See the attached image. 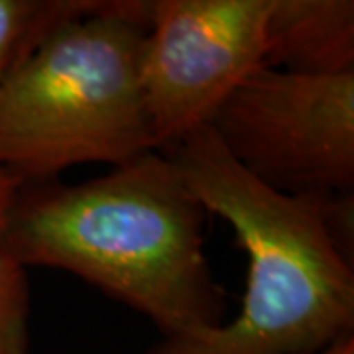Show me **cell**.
<instances>
[{
    "mask_svg": "<svg viewBox=\"0 0 354 354\" xmlns=\"http://www.w3.org/2000/svg\"><path fill=\"white\" fill-rule=\"evenodd\" d=\"M162 152L203 209L232 227L248 254V278L234 321L142 354H299L353 335V260L330 234L325 197L268 187L209 127Z\"/></svg>",
    "mask_w": 354,
    "mask_h": 354,
    "instance_id": "7a4b0ae2",
    "label": "cell"
},
{
    "mask_svg": "<svg viewBox=\"0 0 354 354\" xmlns=\"http://www.w3.org/2000/svg\"><path fill=\"white\" fill-rule=\"evenodd\" d=\"M272 0H153L142 87L158 148L209 127L218 106L264 67Z\"/></svg>",
    "mask_w": 354,
    "mask_h": 354,
    "instance_id": "5b68a950",
    "label": "cell"
},
{
    "mask_svg": "<svg viewBox=\"0 0 354 354\" xmlns=\"http://www.w3.org/2000/svg\"><path fill=\"white\" fill-rule=\"evenodd\" d=\"M81 0H0V81L16 59Z\"/></svg>",
    "mask_w": 354,
    "mask_h": 354,
    "instance_id": "52a82bcc",
    "label": "cell"
},
{
    "mask_svg": "<svg viewBox=\"0 0 354 354\" xmlns=\"http://www.w3.org/2000/svg\"><path fill=\"white\" fill-rule=\"evenodd\" d=\"M150 2L81 0L0 81V171L18 185L160 150L142 87Z\"/></svg>",
    "mask_w": 354,
    "mask_h": 354,
    "instance_id": "3957f363",
    "label": "cell"
},
{
    "mask_svg": "<svg viewBox=\"0 0 354 354\" xmlns=\"http://www.w3.org/2000/svg\"><path fill=\"white\" fill-rule=\"evenodd\" d=\"M205 209L162 150L67 185L22 183L0 227V254L57 268L144 313L164 339L223 325L225 291L205 256Z\"/></svg>",
    "mask_w": 354,
    "mask_h": 354,
    "instance_id": "6da1fadb",
    "label": "cell"
},
{
    "mask_svg": "<svg viewBox=\"0 0 354 354\" xmlns=\"http://www.w3.org/2000/svg\"><path fill=\"white\" fill-rule=\"evenodd\" d=\"M299 354H354V337L348 335L344 339L335 341L325 348H319V351H311V353H299Z\"/></svg>",
    "mask_w": 354,
    "mask_h": 354,
    "instance_id": "30bf717a",
    "label": "cell"
},
{
    "mask_svg": "<svg viewBox=\"0 0 354 354\" xmlns=\"http://www.w3.org/2000/svg\"><path fill=\"white\" fill-rule=\"evenodd\" d=\"M209 128L234 162L279 193H353L354 71L262 67L230 93Z\"/></svg>",
    "mask_w": 354,
    "mask_h": 354,
    "instance_id": "277c9868",
    "label": "cell"
},
{
    "mask_svg": "<svg viewBox=\"0 0 354 354\" xmlns=\"http://www.w3.org/2000/svg\"><path fill=\"white\" fill-rule=\"evenodd\" d=\"M16 187H18V183L14 181L12 177H8L4 171H0V227H2V221H4L8 207H10Z\"/></svg>",
    "mask_w": 354,
    "mask_h": 354,
    "instance_id": "9c48e42d",
    "label": "cell"
},
{
    "mask_svg": "<svg viewBox=\"0 0 354 354\" xmlns=\"http://www.w3.org/2000/svg\"><path fill=\"white\" fill-rule=\"evenodd\" d=\"M30 288L26 268L0 254V354H30Z\"/></svg>",
    "mask_w": 354,
    "mask_h": 354,
    "instance_id": "ba28073f",
    "label": "cell"
},
{
    "mask_svg": "<svg viewBox=\"0 0 354 354\" xmlns=\"http://www.w3.org/2000/svg\"><path fill=\"white\" fill-rule=\"evenodd\" d=\"M264 67L301 75L354 71L353 0H272Z\"/></svg>",
    "mask_w": 354,
    "mask_h": 354,
    "instance_id": "8992f818",
    "label": "cell"
}]
</instances>
